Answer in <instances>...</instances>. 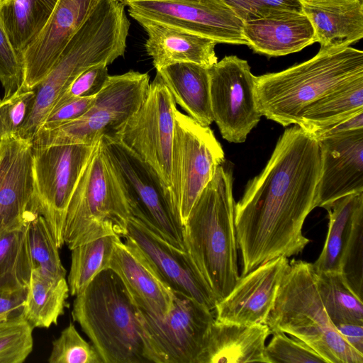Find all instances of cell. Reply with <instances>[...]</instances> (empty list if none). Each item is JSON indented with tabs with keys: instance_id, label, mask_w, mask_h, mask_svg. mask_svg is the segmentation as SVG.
I'll return each instance as SVG.
<instances>
[{
	"instance_id": "cell-16",
	"label": "cell",
	"mask_w": 363,
	"mask_h": 363,
	"mask_svg": "<svg viewBox=\"0 0 363 363\" xmlns=\"http://www.w3.org/2000/svg\"><path fill=\"white\" fill-rule=\"evenodd\" d=\"M123 240L143 255L160 279L175 294L191 298L210 310L218 303L187 254L130 217Z\"/></svg>"
},
{
	"instance_id": "cell-33",
	"label": "cell",
	"mask_w": 363,
	"mask_h": 363,
	"mask_svg": "<svg viewBox=\"0 0 363 363\" xmlns=\"http://www.w3.org/2000/svg\"><path fill=\"white\" fill-rule=\"evenodd\" d=\"M314 271V270H313ZM317 290L332 323L363 325V303L340 272H315Z\"/></svg>"
},
{
	"instance_id": "cell-11",
	"label": "cell",
	"mask_w": 363,
	"mask_h": 363,
	"mask_svg": "<svg viewBox=\"0 0 363 363\" xmlns=\"http://www.w3.org/2000/svg\"><path fill=\"white\" fill-rule=\"evenodd\" d=\"M95 144L33 147L32 206L45 220L59 248L65 244L63 231L68 204Z\"/></svg>"
},
{
	"instance_id": "cell-5",
	"label": "cell",
	"mask_w": 363,
	"mask_h": 363,
	"mask_svg": "<svg viewBox=\"0 0 363 363\" xmlns=\"http://www.w3.org/2000/svg\"><path fill=\"white\" fill-rule=\"evenodd\" d=\"M359 76L362 50L350 46L320 48L305 62L256 77L257 106L262 116L284 127L297 125L309 104Z\"/></svg>"
},
{
	"instance_id": "cell-31",
	"label": "cell",
	"mask_w": 363,
	"mask_h": 363,
	"mask_svg": "<svg viewBox=\"0 0 363 363\" xmlns=\"http://www.w3.org/2000/svg\"><path fill=\"white\" fill-rule=\"evenodd\" d=\"M30 220L0 233V286H28L32 272L28 242Z\"/></svg>"
},
{
	"instance_id": "cell-45",
	"label": "cell",
	"mask_w": 363,
	"mask_h": 363,
	"mask_svg": "<svg viewBox=\"0 0 363 363\" xmlns=\"http://www.w3.org/2000/svg\"><path fill=\"white\" fill-rule=\"evenodd\" d=\"M27 289L0 286V321L22 313Z\"/></svg>"
},
{
	"instance_id": "cell-20",
	"label": "cell",
	"mask_w": 363,
	"mask_h": 363,
	"mask_svg": "<svg viewBox=\"0 0 363 363\" xmlns=\"http://www.w3.org/2000/svg\"><path fill=\"white\" fill-rule=\"evenodd\" d=\"M320 174L315 207L363 192V128L318 140Z\"/></svg>"
},
{
	"instance_id": "cell-12",
	"label": "cell",
	"mask_w": 363,
	"mask_h": 363,
	"mask_svg": "<svg viewBox=\"0 0 363 363\" xmlns=\"http://www.w3.org/2000/svg\"><path fill=\"white\" fill-rule=\"evenodd\" d=\"M175 101L157 73L139 108L115 137L148 164L170 191Z\"/></svg>"
},
{
	"instance_id": "cell-24",
	"label": "cell",
	"mask_w": 363,
	"mask_h": 363,
	"mask_svg": "<svg viewBox=\"0 0 363 363\" xmlns=\"http://www.w3.org/2000/svg\"><path fill=\"white\" fill-rule=\"evenodd\" d=\"M135 20L147 34L145 48L156 69L181 62L208 69L218 62L216 41L167 25L143 18Z\"/></svg>"
},
{
	"instance_id": "cell-21",
	"label": "cell",
	"mask_w": 363,
	"mask_h": 363,
	"mask_svg": "<svg viewBox=\"0 0 363 363\" xmlns=\"http://www.w3.org/2000/svg\"><path fill=\"white\" fill-rule=\"evenodd\" d=\"M109 268L122 280L138 308L155 315L171 310L175 294L132 244L121 238L116 240Z\"/></svg>"
},
{
	"instance_id": "cell-30",
	"label": "cell",
	"mask_w": 363,
	"mask_h": 363,
	"mask_svg": "<svg viewBox=\"0 0 363 363\" xmlns=\"http://www.w3.org/2000/svg\"><path fill=\"white\" fill-rule=\"evenodd\" d=\"M363 110V76L352 79L309 104L297 124L301 128L318 126Z\"/></svg>"
},
{
	"instance_id": "cell-3",
	"label": "cell",
	"mask_w": 363,
	"mask_h": 363,
	"mask_svg": "<svg viewBox=\"0 0 363 363\" xmlns=\"http://www.w3.org/2000/svg\"><path fill=\"white\" fill-rule=\"evenodd\" d=\"M125 6L117 0H100L67 44L57 60L33 89L34 103L18 136L32 140L59 97L88 67L111 64L124 55L130 22Z\"/></svg>"
},
{
	"instance_id": "cell-32",
	"label": "cell",
	"mask_w": 363,
	"mask_h": 363,
	"mask_svg": "<svg viewBox=\"0 0 363 363\" xmlns=\"http://www.w3.org/2000/svg\"><path fill=\"white\" fill-rule=\"evenodd\" d=\"M117 235H107L71 250L67 278L69 294L77 296L103 270L109 268Z\"/></svg>"
},
{
	"instance_id": "cell-26",
	"label": "cell",
	"mask_w": 363,
	"mask_h": 363,
	"mask_svg": "<svg viewBox=\"0 0 363 363\" xmlns=\"http://www.w3.org/2000/svg\"><path fill=\"white\" fill-rule=\"evenodd\" d=\"M156 70L175 103L199 123L209 126L213 119L208 69L194 63L181 62Z\"/></svg>"
},
{
	"instance_id": "cell-37",
	"label": "cell",
	"mask_w": 363,
	"mask_h": 363,
	"mask_svg": "<svg viewBox=\"0 0 363 363\" xmlns=\"http://www.w3.org/2000/svg\"><path fill=\"white\" fill-rule=\"evenodd\" d=\"M50 363H103L91 343L86 342L70 323L52 342Z\"/></svg>"
},
{
	"instance_id": "cell-25",
	"label": "cell",
	"mask_w": 363,
	"mask_h": 363,
	"mask_svg": "<svg viewBox=\"0 0 363 363\" xmlns=\"http://www.w3.org/2000/svg\"><path fill=\"white\" fill-rule=\"evenodd\" d=\"M320 48L350 46L363 38V0H301Z\"/></svg>"
},
{
	"instance_id": "cell-7",
	"label": "cell",
	"mask_w": 363,
	"mask_h": 363,
	"mask_svg": "<svg viewBox=\"0 0 363 363\" xmlns=\"http://www.w3.org/2000/svg\"><path fill=\"white\" fill-rule=\"evenodd\" d=\"M130 217L128 203L104 156L99 139L68 204L64 242L71 250L107 235L123 238Z\"/></svg>"
},
{
	"instance_id": "cell-29",
	"label": "cell",
	"mask_w": 363,
	"mask_h": 363,
	"mask_svg": "<svg viewBox=\"0 0 363 363\" xmlns=\"http://www.w3.org/2000/svg\"><path fill=\"white\" fill-rule=\"evenodd\" d=\"M363 205V192L342 197L324 207L329 223L322 251L312 263L315 272H340L342 251L350 235L354 214Z\"/></svg>"
},
{
	"instance_id": "cell-39",
	"label": "cell",
	"mask_w": 363,
	"mask_h": 363,
	"mask_svg": "<svg viewBox=\"0 0 363 363\" xmlns=\"http://www.w3.org/2000/svg\"><path fill=\"white\" fill-rule=\"evenodd\" d=\"M34 99L33 89L20 88L0 101V139L18 133L31 111Z\"/></svg>"
},
{
	"instance_id": "cell-6",
	"label": "cell",
	"mask_w": 363,
	"mask_h": 363,
	"mask_svg": "<svg viewBox=\"0 0 363 363\" xmlns=\"http://www.w3.org/2000/svg\"><path fill=\"white\" fill-rule=\"evenodd\" d=\"M265 324L303 342L326 363H363L332 323L317 290L312 263L292 260Z\"/></svg>"
},
{
	"instance_id": "cell-4",
	"label": "cell",
	"mask_w": 363,
	"mask_h": 363,
	"mask_svg": "<svg viewBox=\"0 0 363 363\" xmlns=\"http://www.w3.org/2000/svg\"><path fill=\"white\" fill-rule=\"evenodd\" d=\"M72 315L103 363H156L137 306L111 269L101 272L75 296Z\"/></svg>"
},
{
	"instance_id": "cell-35",
	"label": "cell",
	"mask_w": 363,
	"mask_h": 363,
	"mask_svg": "<svg viewBox=\"0 0 363 363\" xmlns=\"http://www.w3.org/2000/svg\"><path fill=\"white\" fill-rule=\"evenodd\" d=\"M340 274L361 300L363 296V205L357 210L342 251Z\"/></svg>"
},
{
	"instance_id": "cell-17",
	"label": "cell",
	"mask_w": 363,
	"mask_h": 363,
	"mask_svg": "<svg viewBox=\"0 0 363 363\" xmlns=\"http://www.w3.org/2000/svg\"><path fill=\"white\" fill-rule=\"evenodd\" d=\"M100 0H58L47 23L23 50L21 89H33L50 71Z\"/></svg>"
},
{
	"instance_id": "cell-46",
	"label": "cell",
	"mask_w": 363,
	"mask_h": 363,
	"mask_svg": "<svg viewBox=\"0 0 363 363\" xmlns=\"http://www.w3.org/2000/svg\"><path fill=\"white\" fill-rule=\"evenodd\" d=\"M335 328L347 343L363 354V325L346 323L338 324Z\"/></svg>"
},
{
	"instance_id": "cell-44",
	"label": "cell",
	"mask_w": 363,
	"mask_h": 363,
	"mask_svg": "<svg viewBox=\"0 0 363 363\" xmlns=\"http://www.w3.org/2000/svg\"><path fill=\"white\" fill-rule=\"evenodd\" d=\"M363 128V110L330 123L302 128L318 141L324 138Z\"/></svg>"
},
{
	"instance_id": "cell-41",
	"label": "cell",
	"mask_w": 363,
	"mask_h": 363,
	"mask_svg": "<svg viewBox=\"0 0 363 363\" xmlns=\"http://www.w3.org/2000/svg\"><path fill=\"white\" fill-rule=\"evenodd\" d=\"M22 59L13 48L0 22V82L6 99L18 90L23 82Z\"/></svg>"
},
{
	"instance_id": "cell-15",
	"label": "cell",
	"mask_w": 363,
	"mask_h": 363,
	"mask_svg": "<svg viewBox=\"0 0 363 363\" xmlns=\"http://www.w3.org/2000/svg\"><path fill=\"white\" fill-rule=\"evenodd\" d=\"M125 5L134 19L167 25L217 43L247 45L244 22L220 0H149Z\"/></svg>"
},
{
	"instance_id": "cell-18",
	"label": "cell",
	"mask_w": 363,
	"mask_h": 363,
	"mask_svg": "<svg viewBox=\"0 0 363 363\" xmlns=\"http://www.w3.org/2000/svg\"><path fill=\"white\" fill-rule=\"evenodd\" d=\"M289 266L279 256L241 275L231 291L216 303L215 320L240 325L265 323Z\"/></svg>"
},
{
	"instance_id": "cell-34",
	"label": "cell",
	"mask_w": 363,
	"mask_h": 363,
	"mask_svg": "<svg viewBox=\"0 0 363 363\" xmlns=\"http://www.w3.org/2000/svg\"><path fill=\"white\" fill-rule=\"evenodd\" d=\"M28 242L32 269L55 278H65L67 272L60 257V248L45 220L38 213L29 223Z\"/></svg>"
},
{
	"instance_id": "cell-47",
	"label": "cell",
	"mask_w": 363,
	"mask_h": 363,
	"mask_svg": "<svg viewBox=\"0 0 363 363\" xmlns=\"http://www.w3.org/2000/svg\"><path fill=\"white\" fill-rule=\"evenodd\" d=\"M118 1H120L121 3L123 4L124 5H125L128 2H131V1H149V0H117Z\"/></svg>"
},
{
	"instance_id": "cell-14",
	"label": "cell",
	"mask_w": 363,
	"mask_h": 363,
	"mask_svg": "<svg viewBox=\"0 0 363 363\" xmlns=\"http://www.w3.org/2000/svg\"><path fill=\"white\" fill-rule=\"evenodd\" d=\"M213 121L230 143L245 141L261 117L255 97L256 76L247 60L224 57L208 68Z\"/></svg>"
},
{
	"instance_id": "cell-22",
	"label": "cell",
	"mask_w": 363,
	"mask_h": 363,
	"mask_svg": "<svg viewBox=\"0 0 363 363\" xmlns=\"http://www.w3.org/2000/svg\"><path fill=\"white\" fill-rule=\"evenodd\" d=\"M243 35L256 53L278 57L315 43L313 28L303 12L284 11L244 22Z\"/></svg>"
},
{
	"instance_id": "cell-48",
	"label": "cell",
	"mask_w": 363,
	"mask_h": 363,
	"mask_svg": "<svg viewBox=\"0 0 363 363\" xmlns=\"http://www.w3.org/2000/svg\"><path fill=\"white\" fill-rule=\"evenodd\" d=\"M6 0H0V5L2 4Z\"/></svg>"
},
{
	"instance_id": "cell-2",
	"label": "cell",
	"mask_w": 363,
	"mask_h": 363,
	"mask_svg": "<svg viewBox=\"0 0 363 363\" xmlns=\"http://www.w3.org/2000/svg\"><path fill=\"white\" fill-rule=\"evenodd\" d=\"M233 174L220 165L183 225L184 250L220 301L239 279Z\"/></svg>"
},
{
	"instance_id": "cell-42",
	"label": "cell",
	"mask_w": 363,
	"mask_h": 363,
	"mask_svg": "<svg viewBox=\"0 0 363 363\" xmlns=\"http://www.w3.org/2000/svg\"><path fill=\"white\" fill-rule=\"evenodd\" d=\"M108 77L106 64L88 67L73 80L53 108L72 99L96 96L106 84Z\"/></svg>"
},
{
	"instance_id": "cell-10",
	"label": "cell",
	"mask_w": 363,
	"mask_h": 363,
	"mask_svg": "<svg viewBox=\"0 0 363 363\" xmlns=\"http://www.w3.org/2000/svg\"><path fill=\"white\" fill-rule=\"evenodd\" d=\"M224 159L222 146L209 126L201 125L177 108L171 153L170 193L182 225Z\"/></svg>"
},
{
	"instance_id": "cell-23",
	"label": "cell",
	"mask_w": 363,
	"mask_h": 363,
	"mask_svg": "<svg viewBox=\"0 0 363 363\" xmlns=\"http://www.w3.org/2000/svg\"><path fill=\"white\" fill-rule=\"evenodd\" d=\"M270 334L265 323L240 325L215 320L196 363H268L265 342Z\"/></svg>"
},
{
	"instance_id": "cell-27",
	"label": "cell",
	"mask_w": 363,
	"mask_h": 363,
	"mask_svg": "<svg viewBox=\"0 0 363 363\" xmlns=\"http://www.w3.org/2000/svg\"><path fill=\"white\" fill-rule=\"evenodd\" d=\"M69 294L66 278H55L32 269L22 315L33 328L57 325L68 306Z\"/></svg>"
},
{
	"instance_id": "cell-8",
	"label": "cell",
	"mask_w": 363,
	"mask_h": 363,
	"mask_svg": "<svg viewBox=\"0 0 363 363\" xmlns=\"http://www.w3.org/2000/svg\"><path fill=\"white\" fill-rule=\"evenodd\" d=\"M101 145L124 195L131 217L172 245L183 250V225L170 191L155 171L116 138Z\"/></svg>"
},
{
	"instance_id": "cell-1",
	"label": "cell",
	"mask_w": 363,
	"mask_h": 363,
	"mask_svg": "<svg viewBox=\"0 0 363 363\" xmlns=\"http://www.w3.org/2000/svg\"><path fill=\"white\" fill-rule=\"evenodd\" d=\"M320 169L318 141L298 125L286 128L235 206L241 275L279 256L303 252L310 242L303 226L315 208Z\"/></svg>"
},
{
	"instance_id": "cell-19",
	"label": "cell",
	"mask_w": 363,
	"mask_h": 363,
	"mask_svg": "<svg viewBox=\"0 0 363 363\" xmlns=\"http://www.w3.org/2000/svg\"><path fill=\"white\" fill-rule=\"evenodd\" d=\"M32 143L18 135L0 139V233L28 222L33 181Z\"/></svg>"
},
{
	"instance_id": "cell-40",
	"label": "cell",
	"mask_w": 363,
	"mask_h": 363,
	"mask_svg": "<svg viewBox=\"0 0 363 363\" xmlns=\"http://www.w3.org/2000/svg\"><path fill=\"white\" fill-rule=\"evenodd\" d=\"M243 22L284 11L303 12L301 0H220Z\"/></svg>"
},
{
	"instance_id": "cell-28",
	"label": "cell",
	"mask_w": 363,
	"mask_h": 363,
	"mask_svg": "<svg viewBox=\"0 0 363 363\" xmlns=\"http://www.w3.org/2000/svg\"><path fill=\"white\" fill-rule=\"evenodd\" d=\"M57 1L6 0L0 5L1 24L21 57L47 23Z\"/></svg>"
},
{
	"instance_id": "cell-43",
	"label": "cell",
	"mask_w": 363,
	"mask_h": 363,
	"mask_svg": "<svg viewBox=\"0 0 363 363\" xmlns=\"http://www.w3.org/2000/svg\"><path fill=\"white\" fill-rule=\"evenodd\" d=\"M94 100L95 96L78 98L53 108L39 129H52L79 118L89 110Z\"/></svg>"
},
{
	"instance_id": "cell-49",
	"label": "cell",
	"mask_w": 363,
	"mask_h": 363,
	"mask_svg": "<svg viewBox=\"0 0 363 363\" xmlns=\"http://www.w3.org/2000/svg\"><path fill=\"white\" fill-rule=\"evenodd\" d=\"M0 101H1V99H0Z\"/></svg>"
},
{
	"instance_id": "cell-38",
	"label": "cell",
	"mask_w": 363,
	"mask_h": 363,
	"mask_svg": "<svg viewBox=\"0 0 363 363\" xmlns=\"http://www.w3.org/2000/svg\"><path fill=\"white\" fill-rule=\"evenodd\" d=\"M265 347L268 363H326L303 342L290 338L284 333H274Z\"/></svg>"
},
{
	"instance_id": "cell-36",
	"label": "cell",
	"mask_w": 363,
	"mask_h": 363,
	"mask_svg": "<svg viewBox=\"0 0 363 363\" xmlns=\"http://www.w3.org/2000/svg\"><path fill=\"white\" fill-rule=\"evenodd\" d=\"M33 328L22 313L0 321V363H23L33 347Z\"/></svg>"
},
{
	"instance_id": "cell-13",
	"label": "cell",
	"mask_w": 363,
	"mask_h": 363,
	"mask_svg": "<svg viewBox=\"0 0 363 363\" xmlns=\"http://www.w3.org/2000/svg\"><path fill=\"white\" fill-rule=\"evenodd\" d=\"M138 310L156 363H196L215 320L211 310L179 295H175L172 307L165 315Z\"/></svg>"
},
{
	"instance_id": "cell-9",
	"label": "cell",
	"mask_w": 363,
	"mask_h": 363,
	"mask_svg": "<svg viewBox=\"0 0 363 363\" xmlns=\"http://www.w3.org/2000/svg\"><path fill=\"white\" fill-rule=\"evenodd\" d=\"M149 86L147 73L130 70L109 75L84 114L52 129H38L32 140L33 147L69 144L93 145L103 136L115 138L143 102Z\"/></svg>"
}]
</instances>
